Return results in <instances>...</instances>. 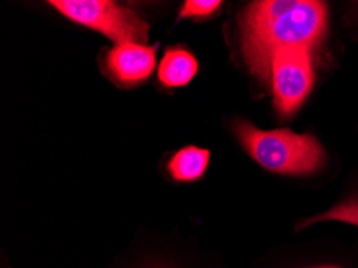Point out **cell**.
I'll return each mask as SVG.
<instances>
[{
	"instance_id": "6",
	"label": "cell",
	"mask_w": 358,
	"mask_h": 268,
	"mask_svg": "<svg viewBox=\"0 0 358 268\" xmlns=\"http://www.w3.org/2000/svg\"><path fill=\"white\" fill-rule=\"evenodd\" d=\"M196 73L198 62L194 55L183 47H172L167 48L161 59L158 78L164 87L176 89L189 84Z\"/></svg>"
},
{
	"instance_id": "3",
	"label": "cell",
	"mask_w": 358,
	"mask_h": 268,
	"mask_svg": "<svg viewBox=\"0 0 358 268\" xmlns=\"http://www.w3.org/2000/svg\"><path fill=\"white\" fill-rule=\"evenodd\" d=\"M59 13L74 23L99 31L117 43L143 42L148 24L132 10L108 0H52Z\"/></svg>"
},
{
	"instance_id": "10",
	"label": "cell",
	"mask_w": 358,
	"mask_h": 268,
	"mask_svg": "<svg viewBox=\"0 0 358 268\" xmlns=\"http://www.w3.org/2000/svg\"><path fill=\"white\" fill-rule=\"evenodd\" d=\"M313 268H341V267H336V265H322V267H313Z\"/></svg>"
},
{
	"instance_id": "1",
	"label": "cell",
	"mask_w": 358,
	"mask_h": 268,
	"mask_svg": "<svg viewBox=\"0 0 358 268\" xmlns=\"http://www.w3.org/2000/svg\"><path fill=\"white\" fill-rule=\"evenodd\" d=\"M328 29V7L317 0H259L244 10V62L260 82H270L273 57L285 48L312 50Z\"/></svg>"
},
{
	"instance_id": "7",
	"label": "cell",
	"mask_w": 358,
	"mask_h": 268,
	"mask_svg": "<svg viewBox=\"0 0 358 268\" xmlns=\"http://www.w3.org/2000/svg\"><path fill=\"white\" fill-rule=\"evenodd\" d=\"M210 153L198 146H185L178 150L167 162V171L177 182H194L201 178L209 166Z\"/></svg>"
},
{
	"instance_id": "9",
	"label": "cell",
	"mask_w": 358,
	"mask_h": 268,
	"mask_svg": "<svg viewBox=\"0 0 358 268\" xmlns=\"http://www.w3.org/2000/svg\"><path fill=\"white\" fill-rule=\"evenodd\" d=\"M219 0H188L180 10V18H208L220 8Z\"/></svg>"
},
{
	"instance_id": "5",
	"label": "cell",
	"mask_w": 358,
	"mask_h": 268,
	"mask_svg": "<svg viewBox=\"0 0 358 268\" xmlns=\"http://www.w3.org/2000/svg\"><path fill=\"white\" fill-rule=\"evenodd\" d=\"M105 68L121 85L142 84L156 68V47L138 42L116 43L105 57Z\"/></svg>"
},
{
	"instance_id": "8",
	"label": "cell",
	"mask_w": 358,
	"mask_h": 268,
	"mask_svg": "<svg viewBox=\"0 0 358 268\" xmlns=\"http://www.w3.org/2000/svg\"><path fill=\"white\" fill-rule=\"evenodd\" d=\"M324 220L344 222V223H350V225L358 227V195L352 196L350 199L339 202L338 206L331 207L329 211L323 212V214L308 218V220L303 222L301 227H308V225H313V223L324 222Z\"/></svg>"
},
{
	"instance_id": "2",
	"label": "cell",
	"mask_w": 358,
	"mask_h": 268,
	"mask_svg": "<svg viewBox=\"0 0 358 268\" xmlns=\"http://www.w3.org/2000/svg\"><path fill=\"white\" fill-rule=\"evenodd\" d=\"M233 130L249 156L270 172L308 175L327 162V153L313 135L286 129L260 130L248 121H236Z\"/></svg>"
},
{
	"instance_id": "4",
	"label": "cell",
	"mask_w": 358,
	"mask_h": 268,
	"mask_svg": "<svg viewBox=\"0 0 358 268\" xmlns=\"http://www.w3.org/2000/svg\"><path fill=\"white\" fill-rule=\"evenodd\" d=\"M313 84L315 71L308 48H285L275 55L270 69V85L275 108L281 116L294 114L310 94Z\"/></svg>"
}]
</instances>
